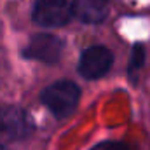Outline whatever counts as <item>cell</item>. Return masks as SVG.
<instances>
[{
  "label": "cell",
  "mask_w": 150,
  "mask_h": 150,
  "mask_svg": "<svg viewBox=\"0 0 150 150\" xmlns=\"http://www.w3.org/2000/svg\"><path fill=\"white\" fill-rule=\"evenodd\" d=\"M79 86L72 80H58L51 86H47L42 91V103L47 107V110L54 113L58 119L68 117L75 110L79 103Z\"/></svg>",
  "instance_id": "1"
},
{
  "label": "cell",
  "mask_w": 150,
  "mask_h": 150,
  "mask_svg": "<svg viewBox=\"0 0 150 150\" xmlns=\"http://www.w3.org/2000/svg\"><path fill=\"white\" fill-rule=\"evenodd\" d=\"M32 122L28 113L16 107H0V145L23 140L30 134Z\"/></svg>",
  "instance_id": "2"
},
{
  "label": "cell",
  "mask_w": 150,
  "mask_h": 150,
  "mask_svg": "<svg viewBox=\"0 0 150 150\" xmlns=\"http://www.w3.org/2000/svg\"><path fill=\"white\" fill-rule=\"evenodd\" d=\"M70 7H72V16L87 25L103 23L108 16L107 0H74Z\"/></svg>",
  "instance_id": "6"
},
{
  "label": "cell",
  "mask_w": 150,
  "mask_h": 150,
  "mask_svg": "<svg viewBox=\"0 0 150 150\" xmlns=\"http://www.w3.org/2000/svg\"><path fill=\"white\" fill-rule=\"evenodd\" d=\"M63 42L49 33H37L28 42L25 49V56L42 63H56L61 56Z\"/></svg>",
  "instance_id": "5"
},
{
  "label": "cell",
  "mask_w": 150,
  "mask_h": 150,
  "mask_svg": "<svg viewBox=\"0 0 150 150\" xmlns=\"http://www.w3.org/2000/svg\"><path fill=\"white\" fill-rule=\"evenodd\" d=\"M113 54L105 45H91L87 47L79 59V74L84 79H100L112 67Z\"/></svg>",
  "instance_id": "4"
},
{
  "label": "cell",
  "mask_w": 150,
  "mask_h": 150,
  "mask_svg": "<svg viewBox=\"0 0 150 150\" xmlns=\"http://www.w3.org/2000/svg\"><path fill=\"white\" fill-rule=\"evenodd\" d=\"M72 19L68 0H37L33 7V21L44 28H59Z\"/></svg>",
  "instance_id": "3"
},
{
  "label": "cell",
  "mask_w": 150,
  "mask_h": 150,
  "mask_svg": "<svg viewBox=\"0 0 150 150\" xmlns=\"http://www.w3.org/2000/svg\"><path fill=\"white\" fill-rule=\"evenodd\" d=\"M94 150H129V147H126L122 143H103L101 147H98Z\"/></svg>",
  "instance_id": "7"
}]
</instances>
